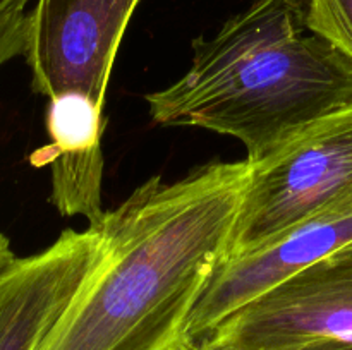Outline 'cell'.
Returning <instances> with one entry per match:
<instances>
[{"label":"cell","mask_w":352,"mask_h":350,"mask_svg":"<svg viewBox=\"0 0 352 350\" xmlns=\"http://www.w3.org/2000/svg\"><path fill=\"white\" fill-rule=\"evenodd\" d=\"M250 163L153 177L96 226L105 259L34 350H168L229 247Z\"/></svg>","instance_id":"1"},{"label":"cell","mask_w":352,"mask_h":350,"mask_svg":"<svg viewBox=\"0 0 352 350\" xmlns=\"http://www.w3.org/2000/svg\"><path fill=\"white\" fill-rule=\"evenodd\" d=\"M146 103L160 126L236 137L256 165L352 106V57L308 26V0H251L196 38L189 71Z\"/></svg>","instance_id":"2"},{"label":"cell","mask_w":352,"mask_h":350,"mask_svg":"<svg viewBox=\"0 0 352 350\" xmlns=\"http://www.w3.org/2000/svg\"><path fill=\"white\" fill-rule=\"evenodd\" d=\"M352 199V106L325 117L250 165L223 259L265 246L292 226Z\"/></svg>","instance_id":"3"},{"label":"cell","mask_w":352,"mask_h":350,"mask_svg":"<svg viewBox=\"0 0 352 350\" xmlns=\"http://www.w3.org/2000/svg\"><path fill=\"white\" fill-rule=\"evenodd\" d=\"M352 338V240L217 325L206 350H291Z\"/></svg>","instance_id":"4"},{"label":"cell","mask_w":352,"mask_h":350,"mask_svg":"<svg viewBox=\"0 0 352 350\" xmlns=\"http://www.w3.org/2000/svg\"><path fill=\"white\" fill-rule=\"evenodd\" d=\"M140 0H36L24 50L31 88L47 98L85 93L105 106L126 27Z\"/></svg>","instance_id":"5"},{"label":"cell","mask_w":352,"mask_h":350,"mask_svg":"<svg viewBox=\"0 0 352 350\" xmlns=\"http://www.w3.org/2000/svg\"><path fill=\"white\" fill-rule=\"evenodd\" d=\"M105 254V237L88 225L64 230L40 253L16 257L0 273V350L36 349Z\"/></svg>","instance_id":"6"},{"label":"cell","mask_w":352,"mask_h":350,"mask_svg":"<svg viewBox=\"0 0 352 350\" xmlns=\"http://www.w3.org/2000/svg\"><path fill=\"white\" fill-rule=\"evenodd\" d=\"M352 240V199L320 213L265 246L217 264L189 314L186 335L201 340L237 309Z\"/></svg>","instance_id":"7"},{"label":"cell","mask_w":352,"mask_h":350,"mask_svg":"<svg viewBox=\"0 0 352 350\" xmlns=\"http://www.w3.org/2000/svg\"><path fill=\"white\" fill-rule=\"evenodd\" d=\"M308 26L352 57V0H308Z\"/></svg>","instance_id":"8"},{"label":"cell","mask_w":352,"mask_h":350,"mask_svg":"<svg viewBox=\"0 0 352 350\" xmlns=\"http://www.w3.org/2000/svg\"><path fill=\"white\" fill-rule=\"evenodd\" d=\"M30 31V12L7 14L0 17V67L12 58L24 55Z\"/></svg>","instance_id":"9"},{"label":"cell","mask_w":352,"mask_h":350,"mask_svg":"<svg viewBox=\"0 0 352 350\" xmlns=\"http://www.w3.org/2000/svg\"><path fill=\"white\" fill-rule=\"evenodd\" d=\"M291 350H352V338L309 343V345L298 347V349H291Z\"/></svg>","instance_id":"10"},{"label":"cell","mask_w":352,"mask_h":350,"mask_svg":"<svg viewBox=\"0 0 352 350\" xmlns=\"http://www.w3.org/2000/svg\"><path fill=\"white\" fill-rule=\"evenodd\" d=\"M16 259L12 249H10V242L3 233H0V273L9 266L12 261Z\"/></svg>","instance_id":"11"},{"label":"cell","mask_w":352,"mask_h":350,"mask_svg":"<svg viewBox=\"0 0 352 350\" xmlns=\"http://www.w3.org/2000/svg\"><path fill=\"white\" fill-rule=\"evenodd\" d=\"M31 2L33 0H0V17L7 16V14L26 10Z\"/></svg>","instance_id":"12"},{"label":"cell","mask_w":352,"mask_h":350,"mask_svg":"<svg viewBox=\"0 0 352 350\" xmlns=\"http://www.w3.org/2000/svg\"><path fill=\"white\" fill-rule=\"evenodd\" d=\"M168 350H206L205 345L201 343V340H195L191 336H182L177 343L170 347Z\"/></svg>","instance_id":"13"}]
</instances>
